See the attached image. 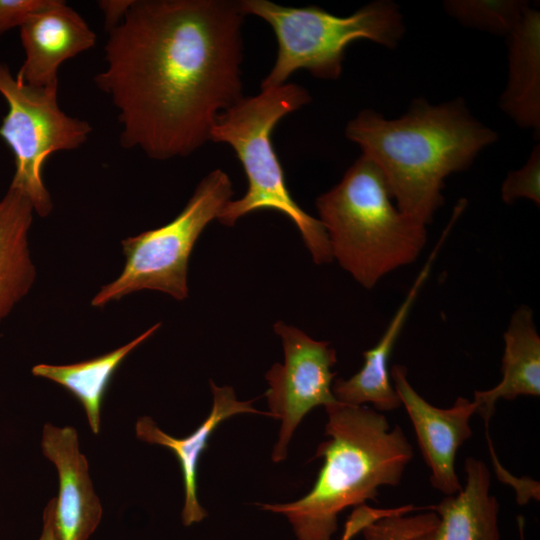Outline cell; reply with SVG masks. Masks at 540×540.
<instances>
[{"mask_svg": "<svg viewBox=\"0 0 540 540\" xmlns=\"http://www.w3.org/2000/svg\"><path fill=\"white\" fill-rule=\"evenodd\" d=\"M240 2L134 0L108 31L96 86L118 112L120 144L147 157H186L243 98Z\"/></svg>", "mask_w": 540, "mask_h": 540, "instance_id": "1", "label": "cell"}, {"mask_svg": "<svg viewBox=\"0 0 540 540\" xmlns=\"http://www.w3.org/2000/svg\"><path fill=\"white\" fill-rule=\"evenodd\" d=\"M345 134L380 169L397 208L424 225L443 205L445 178L468 168L497 140L459 99L437 106L416 101L393 120L365 109L347 124Z\"/></svg>", "mask_w": 540, "mask_h": 540, "instance_id": "2", "label": "cell"}, {"mask_svg": "<svg viewBox=\"0 0 540 540\" xmlns=\"http://www.w3.org/2000/svg\"><path fill=\"white\" fill-rule=\"evenodd\" d=\"M328 421L316 457L324 463L312 489L290 503L258 504L285 515L298 540H330L339 514L348 507L377 502L381 486H397L413 458L402 428L365 406L336 401L325 406Z\"/></svg>", "mask_w": 540, "mask_h": 540, "instance_id": "3", "label": "cell"}, {"mask_svg": "<svg viewBox=\"0 0 540 540\" xmlns=\"http://www.w3.org/2000/svg\"><path fill=\"white\" fill-rule=\"evenodd\" d=\"M392 199L382 172L364 155L316 199L333 259L366 289L414 262L427 241L426 225Z\"/></svg>", "mask_w": 540, "mask_h": 540, "instance_id": "4", "label": "cell"}, {"mask_svg": "<svg viewBox=\"0 0 540 540\" xmlns=\"http://www.w3.org/2000/svg\"><path fill=\"white\" fill-rule=\"evenodd\" d=\"M311 101L309 92L296 83L261 89L243 97L217 118L210 135L213 142L233 148L248 181L246 193L228 201L217 220L225 226L258 210H276L297 227L314 263L333 260L321 221L305 212L291 196L275 152L272 133L278 122Z\"/></svg>", "mask_w": 540, "mask_h": 540, "instance_id": "5", "label": "cell"}, {"mask_svg": "<svg viewBox=\"0 0 540 540\" xmlns=\"http://www.w3.org/2000/svg\"><path fill=\"white\" fill-rule=\"evenodd\" d=\"M243 14L266 21L277 40V57L261 89L285 84L290 75L307 70L314 77L337 79L342 73L346 48L367 39L395 47L405 27L398 7L375 1L345 17L317 6L288 7L269 0H241Z\"/></svg>", "mask_w": 540, "mask_h": 540, "instance_id": "6", "label": "cell"}, {"mask_svg": "<svg viewBox=\"0 0 540 540\" xmlns=\"http://www.w3.org/2000/svg\"><path fill=\"white\" fill-rule=\"evenodd\" d=\"M232 182L223 170L208 173L182 211L169 223L122 240L125 265L121 274L101 287L91 305L104 307L133 292L149 289L178 301L188 297V262L205 227L217 219L233 196Z\"/></svg>", "mask_w": 540, "mask_h": 540, "instance_id": "7", "label": "cell"}, {"mask_svg": "<svg viewBox=\"0 0 540 540\" xmlns=\"http://www.w3.org/2000/svg\"><path fill=\"white\" fill-rule=\"evenodd\" d=\"M58 84L36 87L13 76L0 63V94L8 112L0 126V136L10 147L15 173L10 185L22 190L41 217L48 216L53 203L42 178L46 159L54 152L75 150L88 139L92 127L84 120L61 110Z\"/></svg>", "mask_w": 540, "mask_h": 540, "instance_id": "8", "label": "cell"}, {"mask_svg": "<svg viewBox=\"0 0 540 540\" xmlns=\"http://www.w3.org/2000/svg\"><path fill=\"white\" fill-rule=\"evenodd\" d=\"M274 330L282 340L284 362L266 373L269 389L265 396L270 413L281 420L272 453V460L279 463L287 457L288 443L306 414L337 401L332 393L336 373L331 371L337 357L329 342L314 340L296 327L278 321Z\"/></svg>", "mask_w": 540, "mask_h": 540, "instance_id": "9", "label": "cell"}, {"mask_svg": "<svg viewBox=\"0 0 540 540\" xmlns=\"http://www.w3.org/2000/svg\"><path fill=\"white\" fill-rule=\"evenodd\" d=\"M389 373L430 468L431 485L446 496L459 493L463 486L456 474L455 458L459 447L472 435L469 420L476 413V402L458 397L452 407L438 408L413 388L405 366L393 365Z\"/></svg>", "mask_w": 540, "mask_h": 540, "instance_id": "10", "label": "cell"}, {"mask_svg": "<svg viewBox=\"0 0 540 540\" xmlns=\"http://www.w3.org/2000/svg\"><path fill=\"white\" fill-rule=\"evenodd\" d=\"M25 58L16 78L31 86L58 84L60 66L92 48L96 34L86 21L62 0H50L20 27Z\"/></svg>", "mask_w": 540, "mask_h": 540, "instance_id": "11", "label": "cell"}, {"mask_svg": "<svg viewBox=\"0 0 540 540\" xmlns=\"http://www.w3.org/2000/svg\"><path fill=\"white\" fill-rule=\"evenodd\" d=\"M41 448L58 473L56 524L61 538L87 540L97 529L103 511L89 476L87 459L80 451L77 430L46 423Z\"/></svg>", "mask_w": 540, "mask_h": 540, "instance_id": "12", "label": "cell"}, {"mask_svg": "<svg viewBox=\"0 0 540 540\" xmlns=\"http://www.w3.org/2000/svg\"><path fill=\"white\" fill-rule=\"evenodd\" d=\"M213 405L208 417L189 436L175 438L163 432L149 416H142L136 423L138 439L170 449L177 457L184 484L185 500L182 522L185 526L200 522L207 512L197 497V470L201 454L207 449L211 434L227 418L241 413H254L272 418L270 412L259 411L252 406L253 400L239 401L230 386H217L210 381Z\"/></svg>", "mask_w": 540, "mask_h": 540, "instance_id": "13", "label": "cell"}, {"mask_svg": "<svg viewBox=\"0 0 540 540\" xmlns=\"http://www.w3.org/2000/svg\"><path fill=\"white\" fill-rule=\"evenodd\" d=\"M448 226L377 345L363 352V367L349 379L338 378L332 383V393L338 402L355 406L371 403L378 411H392L401 406L391 383L388 361L419 291L430 274L441 245L450 232L452 226L450 224Z\"/></svg>", "mask_w": 540, "mask_h": 540, "instance_id": "14", "label": "cell"}, {"mask_svg": "<svg viewBox=\"0 0 540 540\" xmlns=\"http://www.w3.org/2000/svg\"><path fill=\"white\" fill-rule=\"evenodd\" d=\"M466 483L455 495L427 507L438 522L412 540H500L499 504L490 493L491 474L484 461L468 457Z\"/></svg>", "mask_w": 540, "mask_h": 540, "instance_id": "15", "label": "cell"}, {"mask_svg": "<svg viewBox=\"0 0 540 540\" xmlns=\"http://www.w3.org/2000/svg\"><path fill=\"white\" fill-rule=\"evenodd\" d=\"M503 338L502 380L492 389L474 392L476 413L486 428L499 399L540 395V337L530 307L522 305L513 313Z\"/></svg>", "mask_w": 540, "mask_h": 540, "instance_id": "16", "label": "cell"}, {"mask_svg": "<svg viewBox=\"0 0 540 540\" xmlns=\"http://www.w3.org/2000/svg\"><path fill=\"white\" fill-rule=\"evenodd\" d=\"M33 212L28 196L10 185L0 199V322L28 294L36 278L28 242Z\"/></svg>", "mask_w": 540, "mask_h": 540, "instance_id": "17", "label": "cell"}, {"mask_svg": "<svg viewBox=\"0 0 540 540\" xmlns=\"http://www.w3.org/2000/svg\"><path fill=\"white\" fill-rule=\"evenodd\" d=\"M509 77L502 109L521 127H540V13L529 6L508 34Z\"/></svg>", "mask_w": 540, "mask_h": 540, "instance_id": "18", "label": "cell"}, {"mask_svg": "<svg viewBox=\"0 0 540 540\" xmlns=\"http://www.w3.org/2000/svg\"><path fill=\"white\" fill-rule=\"evenodd\" d=\"M160 323L127 344L104 355L68 365L38 364L32 374L51 380L68 390L82 404L94 434L100 431L101 407L111 379L124 359L137 346L153 335Z\"/></svg>", "mask_w": 540, "mask_h": 540, "instance_id": "19", "label": "cell"}, {"mask_svg": "<svg viewBox=\"0 0 540 540\" xmlns=\"http://www.w3.org/2000/svg\"><path fill=\"white\" fill-rule=\"evenodd\" d=\"M445 9L465 26L495 34H509L516 26L528 4L523 1H447Z\"/></svg>", "mask_w": 540, "mask_h": 540, "instance_id": "20", "label": "cell"}, {"mask_svg": "<svg viewBox=\"0 0 540 540\" xmlns=\"http://www.w3.org/2000/svg\"><path fill=\"white\" fill-rule=\"evenodd\" d=\"M437 521L438 515L433 511L410 517L396 513L367 524L362 531L366 540H412L431 529Z\"/></svg>", "mask_w": 540, "mask_h": 540, "instance_id": "21", "label": "cell"}, {"mask_svg": "<svg viewBox=\"0 0 540 540\" xmlns=\"http://www.w3.org/2000/svg\"><path fill=\"white\" fill-rule=\"evenodd\" d=\"M506 204L526 198L540 205V148L534 147L526 164L519 170L509 172L501 188Z\"/></svg>", "mask_w": 540, "mask_h": 540, "instance_id": "22", "label": "cell"}, {"mask_svg": "<svg viewBox=\"0 0 540 540\" xmlns=\"http://www.w3.org/2000/svg\"><path fill=\"white\" fill-rule=\"evenodd\" d=\"M50 0H0V36L15 27H21L34 12L45 7Z\"/></svg>", "mask_w": 540, "mask_h": 540, "instance_id": "23", "label": "cell"}, {"mask_svg": "<svg viewBox=\"0 0 540 540\" xmlns=\"http://www.w3.org/2000/svg\"><path fill=\"white\" fill-rule=\"evenodd\" d=\"M491 459L493 462V467L497 473L499 479L512 485L515 488L517 493V502L519 505L526 504L530 498H534L537 501L539 500V483L530 479L523 478L518 479L510 474L504 467L500 464L495 454V450H490Z\"/></svg>", "mask_w": 540, "mask_h": 540, "instance_id": "24", "label": "cell"}, {"mask_svg": "<svg viewBox=\"0 0 540 540\" xmlns=\"http://www.w3.org/2000/svg\"><path fill=\"white\" fill-rule=\"evenodd\" d=\"M134 0H101L98 6L104 15V24L107 31L119 25Z\"/></svg>", "mask_w": 540, "mask_h": 540, "instance_id": "25", "label": "cell"}, {"mask_svg": "<svg viewBox=\"0 0 540 540\" xmlns=\"http://www.w3.org/2000/svg\"><path fill=\"white\" fill-rule=\"evenodd\" d=\"M38 540H62L56 524V498H52L43 511V528Z\"/></svg>", "mask_w": 540, "mask_h": 540, "instance_id": "26", "label": "cell"}]
</instances>
